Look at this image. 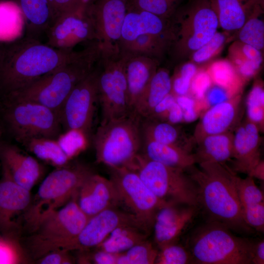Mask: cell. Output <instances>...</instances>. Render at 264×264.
Wrapping results in <instances>:
<instances>
[{
	"label": "cell",
	"instance_id": "1",
	"mask_svg": "<svg viewBox=\"0 0 264 264\" xmlns=\"http://www.w3.org/2000/svg\"><path fill=\"white\" fill-rule=\"evenodd\" d=\"M0 53V96L16 92L55 70L74 54L25 37Z\"/></svg>",
	"mask_w": 264,
	"mask_h": 264
},
{
	"label": "cell",
	"instance_id": "2",
	"mask_svg": "<svg viewBox=\"0 0 264 264\" xmlns=\"http://www.w3.org/2000/svg\"><path fill=\"white\" fill-rule=\"evenodd\" d=\"M186 172L195 182L199 207L210 218L238 233H251L254 230L243 220L242 206L234 181L235 172L225 164L199 163Z\"/></svg>",
	"mask_w": 264,
	"mask_h": 264
},
{
	"label": "cell",
	"instance_id": "3",
	"mask_svg": "<svg viewBox=\"0 0 264 264\" xmlns=\"http://www.w3.org/2000/svg\"><path fill=\"white\" fill-rule=\"evenodd\" d=\"M101 50L99 42H90L82 49L75 51L66 62L55 70L6 95L39 103L53 110L59 117L70 92L96 66Z\"/></svg>",
	"mask_w": 264,
	"mask_h": 264
},
{
	"label": "cell",
	"instance_id": "4",
	"mask_svg": "<svg viewBox=\"0 0 264 264\" xmlns=\"http://www.w3.org/2000/svg\"><path fill=\"white\" fill-rule=\"evenodd\" d=\"M187 248L194 264H251L255 242L235 235L220 222L209 221L191 235Z\"/></svg>",
	"mask_w": 264,
	"mask_h": 264
},
{
	"label": "cell",
	"instance_id": "5",
	"mask_svg": "<svg viewBox=\"0 0 264 264\" xmlns=\"http://www.w3.org/2000/svg\"><path fill=\"white\" fill-rule=\"evenodd\" d=\"M77 193L62 207L43 215L29 232L24 246L34 260L51 251L64 249L88 222L89 218L78 204Z\"/></svg>",
	"mask_w": 264,
	"mask_h": 264
},
{
	"label": "cell",
	"instance_id": "6",
	"mask_svg": "<svg viewBox=\"0 0 264 264\" xmlns=\"http://www.w3.org/2000/svg\"><path fill=\"white\" fill-rule=\"evenodd\" d=\"M140 119L132 111L100 124L91 139L96 161L109 168L131 167L142 147Z\"/></svg>",
	"mask_w": 264,
	"mask_h": 264
},
{
	"label": "cell",
	"instance_id": "7",
	"mask_svg": "<svg viewBox=\"0 0 264 264\" xmlns=\"http://www.w3.org/2000/svg\"><path fill=\"white\" fill-rule=\"evenodd\" d=\"M174 40L169 55L174 62L189 59L208 42L219 27L210 0H192L171 18Z\"/></svg>",
	"mask_w": 264,
	"mask_h": 264
},
{
	"label": "cell",
	"instance_id": "8",
	"mask_svg": "<svg viewBox=\"0 0 264 264\" xmlns=\"http://www.w3.org/2000/svg\"><path fill=\"white\" fill-rule=\"evenodd\" d=\"M0 119L5 132L21 144L33 138L57 139L61 133L59 117L53 110L9 95L0 97Z\"/></svg>",
	"mask_w": 264,
	"mask_h": 264
},
{
	"label": "cell",
	"instance_id": "9",
	"mask_svg": "<svg viewBox=\"0 0 264 264\" xmlns=\"http://www.w3.org/2000/svg\"><path fill=\"white\" fill-rule=\"evenodd\" d=\"M88 165L69 162L57 168L43 181L24 217V228L30 231L44 214L65 205L94 173Z\"/></svg>",
	"mask_w": 264,
	"mask_h": 264
},
{
	"label": "cell",
	"instance_id": "10",
	"mask_svg": "<svg viewBox=\"0 0 264 264\" xmlns=\"http://www.w3.org/2000/svg\"><path fill=\"white\" fill-rule=\"evenodd\" d=\"M128 58L118 46H102L98 78L100 124L126 116L132 112L127 93L126 66Z\"/></svg>",
	"mask_w": 264,
	"mask_h": 264
},
{
	"label": "cell",
	"instance_id": "11",
	"mask_svg": "<svg viewBox=\"0 0 264 264\" xmlns=\"http://www.w3.org/2000/svg\"><path fill=\"white\" fill-rule=\"evenodd\" d=\"M129 168L164 202L199 207L197 186L185 170L151 160L140 154Z\"/></svg>",
	"mask_w": 264,
	"mask_h": 264
},
{
	"label": "cell",
	"instance_id": "12",
	"mask_svg": "<svg viewBox=\"0 0 264 264\" xmlns=\"http://www.w3.org/2000/svg\"><path fill=\"white\" fill-rule=\"evenodd\" d=\"M109 168L119 206L134 215L150 232L158 211L170 203L158 198L134 170L125 167Z\"/></svg>",
	"mask_w": 264,
	"mask_h": 264
},
{
	"label": "cell",
	"instance_id": "13",
	"mask_svg": "<svg viewBox=\"0 0 264 264\" xmlns=\"http://www.w3.org/2000/svg\"><path fill=\"white\" fill-rule=\"evenodd\" d=\"M98 61L94 68L70 92L59 115L61 125L65 131H78L88 141L91 139L95 108L98 104Z\"/></svg>",
	"mask_w": 264,
	"mask_h": 264
},
{
	"label": "cell",
	"instance_id": "14",
	"mask_svg": "<svg viewBox=\"0 0 264 264\" xmlns=\"http://www.w3.org/2000/svg\"><path fill=\"white\" fill-rule=\"evenodd\" d=\"M31 200L30 191L15 183L2 168L0 179V234L2 236L12 242L17 239L22 228L21 218H23L24 222Z\"/></svg>",
	"mask_w": 264,
	"mask_h": 264
},
{
	"label": "cell",
	"instance_id": "15",
	"mask_svg": "<svg viewBox=\"0 0 264 264\" xmlns=\"http://www.w3.org/2000/svg\"><path fill=\"white\" fill-rule=\"evenodd\" d=\"M114 206L90 218L78 236L63 250L83 251L95 248L117 227L125 224L140 226L150 231L132 214Z\"/></svg>",
	"mask_w": 264,
	"mask_h": 264
},
{
	"label": "cell",
	"instance_id": "16",
	"mask_svg": "<svg viewBox=\"0 0 264 264\" xmlns=\"http://www.w3.org/2000/svg\"><path fill=\"white\" fill-rule=\"evenodd\" d=\"M46 34V44L58 49H73L79 44L98 41L86 5L60 15L52 23Z\"/></svg>",
	"mask_w": 264,
	"mask_h": 264
},
{
	"label": "cell",
	"instance_id": "17",
	"mask_svg": "<svg viewBox=\"0 0 264 264\" xmlns=\"http://www.w3.org/2000/svg\"><path fill=\"white\" fill-rule=\"evenodd\" d=\"M86 10L102 46H118L127 0H92L86 4Z\"/></svg>",
	"mask_w": 264,
	"mask_h": 264
},
{
	"label": "cell",
	"instance_id": "18",
	"mask_svg": "<svg viewBox=\"0 0 264 264\" xmlns=\"http://www.w3.org/2000/svg\"><path fill=\"white\" fill-rule=\"evenodd\" d=\"M199 209L196 206L170 203L162 207L155 215L153 226L157 247L160 249L176 243L194 220Z\"/></svg>",
	"mask_w": 264,
	"mask_h": 264
},
{
	"label": "cell",
	"instance_id": "19",
	"mask_svg": "<svg viewBox=\"0 0 264 264\" xmlns=\"http://www.w3.org/2000/svg\"><path fill=\"white\" fill-rule=\"evenodd\" d=\"M77 200L80 208L89 219L106 209L119 206L111 180L95 173L83 183L78 192Z\"/></svg>",
	"mask_w": 264,
	"mask_h": 264
},
{
	"label": "cell",
	"instance_id": "20",
	"mask_svg": "<svg viewBox=\"0 0 264 264\" xmlns=\"http://www.w3.org/2000/svg\"><path fill=\"white\" fill-rule=\"evenodd\" d=\"M260 131L246 120L239 124L233 132V171L249 175L261 159Z\"/></svg>",
	"mask_w": 264,
	"mask_h": 264
},
{
	"label": "cell",
	"instance_id": "21",
	"mask_svg": "<svg viewBox=\"0 0 264 264\" xmlns=\"http://www.w3.org/2000/svg\"><path fill=\"white\" fill-rule=\"evenodd\" d=\"M2 168L17 184L31 191L40 179L43 168L33 157L22 152L16 146L6 142L0 145Z\"/></svg>",
	"mask_w": 264,
	"mask_h": 264
},
{
	"label": "cell",
	"instance_id": "22",
	"mask_svg": "<svg viewBox=\"0 0 264 264\" xmlns=\"http://www.w3.org/2000/svg\"><path fill=\"white\" fill-rule=\"evenodd\" d=\"M241 99V94H239L205 110L195 128L192 141L196 144L206 136L231 131L239 119Z\"/></svg>",
	"mask_w": 264,
	"mask_h": 264
},
{
	"label": "cell",
	"instance_id": "23",
	"mask_svg": "<svg viewBox=\"0 0 264 264\" xmlns=\"http://www.w3.org/2000/svg\"><path fill=\"white\" fill-rule=\"evenodd\" d=\"M224 32L238 31L251 16L264 9V0H210Z\"/></svg>",
	"mask_w": 264,
	"mask_h": 264
},
{
	"label": "cell",
	"instance_id": "24",
	"mask_svg": "<svg viewBox=\"0 0 264 264\" xmlns=\"http://www.w3.org/2000/svg\"><path fill=\"white\" fill-rule=\"evenodd\" d=\"M172 29L171 19L163 18L146 11L128 10L118 46L128 44L141 35L162 34Z\"/></svg>",
	"mask_w": 264,
	"mask_h": 264
},
{
	"label": "cell",
	"instance_id": "25",
	"mask_svg": "<svg viewBox=\"0 0 264 264\" xmlns=\"http://www.w3.org/2000/svg\"><path fill=\"white\" fill-rule=\"evenodd\" d=\"M160 63L143 56H129L126 66L127 93L131 110L149 85Z\"/></svg>",
	"mask_w": 264,
	"mask_h": 264
},
{
	"label": "cell",
	"instance_id": "26",
	"mask_svg": "<svg viewBox=\"0 0 264 264\" xmlns=\"http://www.w3.org/2000/svg\"><path fill=\"white\" fill-rule=\"evenodd\" d=\"M147 158L186 170L196 163L193 153L184 148L143 140L140 153Z\"/></svg>",
	"mask_w": 264,
	"mask_h": 264
},
{
	"label": "cell",
	"instance_id": "27",
	"mask_svg": "<svg viewBox=\"0 0 264 264\" xmlns=\"http://www.w3.org/2000/svg\"><path fill=\"white\" fill-rule=\"evenodd\" d=\"M174 39L172 30L162 34H143L132 41L119 46L120 50L129 56H143L160 63L167 54Z\"/></svg>",
	"mask_w": 264,
	"mask_h": 264
},
{
	"label": "cell",
	"instance_id": "28",
	"mask_svg": "<svg viewBox=\"0 0 264 264\" xmlns=\"http://www.w3.org/2000/svg\"><path fill=\"white\" fill-rule=\"evenodd\" d=\"M193 153L196 163L216 162L221 164L232 160L233 132H225L206 136L196 143Z\"/></svg>",
	"mask_w": 264,
	"mask_h": 264
},
{
	"label": "cell",
	"instance_id": "29",
	"mask_svg": "<svg viewBox=\"0 0 264 264\" xmlns=\"http://www.w3.org/2000/svg\"><path fill=\"white\" fill-rule=\"evenodd\" d=\"M172 92L171 75L165 67H158L149 85L137 101L133 112L149 117L156 106Z\"/></svg>",
	"mask_w": 264,
	"mask_h": 264
},
{
	"label": "cell",
	"instance_id": "30",
	"mask_svg": "<svg viewBox=\"0 0 264 264\" xmlns=\"http://www.w3.org/2000/svg\"><path fill=\"white\" fill-rule=\"evenodd\" d=\"M24 20L26 37L39 40L53 23L48 0H17Z\"/></svg>",
	"mask_w": 264,
	"mask_h": 264
},
{
	"label": "cell",
	"instance_id": "31",
	"mask_svg": "<svg viewBox=\"0 0 264 264\" xmlns=\"http://www.w3.org/2000/svg\"><path fill=\"white\" fill-rule=\"evenodd\" d=\"M140 129L143 140L180 146L191 151V142L176 124L150 117H141Z\"/></svg>",
	"mask_w": 264,
	"mask_h": 264
},
{
	"label": "cell",
	"instance_id": "32",
	"mask_svg": "<svg viewBox=\"0 0 264 264\" xmlns=\"http://www.w3.org/2000/svg\"><path fill=\"white\" fill-rule=\"evenodd\" d=\"M149 234L147 230L137 225H120L95 248L115 254L121 253L147 240Z\"/></svg>",
	"mask_w": 264,
	"mask_h": 264
},
{
	"label": "cell",
	"instance_id": "33",
	"mask_svg": "<svg viewBox=\"0 0 264 264\" xmlns=\"http://www.w3.org/2000/svg\"><path fill=\"white\" fill-rule=\"evenodd\" d=\"M205 69L213 84L224 88L233 97L241 94L244 84L228 60L216 61Z\"/></svg>",
	"mask_w": 264,
	"mask_h": 264
},
{
	"label": "cell",
	"instance_id": "34",
	"mask_svg": "<svg viewBox=\"0 0 264 264\" xmlns=\"http://www.w3.org/2000/svg\"><path fill=\"white\" fill-rule=\"evenodd\" d=\"M22 144L38 158L56 168L67 164L70 160L57 139L33 138Z\"/></svg>",
	"mask_w": 264,
	"mask_h": 264
},
{
	"label": "cell",
	"instance_id": "35",
	"mask_svg": "<svg viewBox=\"0 0 264 264\" xmlns=\"http://www.w3.org/2000/svg\"><path fill=\"white\" fill-rule=\"evenodd\" d=\"M22 11L16 2L0 1V42L15 41L21 31Z\"/></svg>",
	"mask_w": 264,
	"mask_h": 264
},
{
	"label": "cell",
	"instance_id": "36",
	"mask_svg": "<svg viewBox=\"0 0 264 264\" xmlns=\"http://www.w3.org/2000/svg\"><path fill=\"white\" fill-rule=\"evenodd\" d=\"M264 9L257 11L237 31L238 41L262 51L264 47V22L261 18Z\"/></svg>",
	"mask_w": 264,
	"mask_h": 264
},
{
	"label": "cell",
	"instance_id": "37",
	"mask_svg": "<svg viewBox=\"0 0 264 264\" xmlns=\"http://www.w3.org/2000/svg\"><path fill=\"white\" fill-rule=\"evenodd\" d=\"M247 120L256 125L261 132L264 130V88L263 82L254 83L246 99Z\"/></svg>",
	"mask_w": 264,
	"mask_h": 264
},
{
	"label": "cell",
	"instance_id": "38",
	"mask_svg": "<svg viewBox=\"0 0 264 264\" xmlns=\"http://www.w3.org/2000/svg\"><path fill=\"white\" fill-rule=\"evenodd\" d=\"M158 251L147 239L119 253L117 264H154Z\"/></svg>",
	"mask_w": 264,
	"mask_h": 264
},
{
	"label": "cell",
	"instance_id": "39",
	"mask_svg": "<svg viewBox=\"0 0 264 264\" xmlns=\"http://www.w3.org/2000/svg\"><path fill=\"white\" fill-rule=\"evenodd\" d=\"M198 69V66L190 61L180 64L171 76V93L175 96L188 94L191 82Z\"/></svg>",
	"mask_w": 264,
	"mask_h": 264
},
{
	"label": "cell",
	"instance_id": "40",
	"mask_svg": "<svg viewBox=\"0 0 264 264\" xmlns=\"http://www.w3.org/2000/svg\"><path fill=\"white\" fill-rule=\"evenodd\" d=\"M154 264H194V261L187 247L176 242L158 249Z\"/></svg>",
	"mask_w": 264,
	"mask_h": 264
},
{
	"label": "cell",
	"instance_id": "41",
	"mask_svg": "<svg viewBox=\"0 0 264 264\" xmlns=\"http://www.w3.org/2000/svg\"><path fill=\"white\" fill-rule=\"evenodd\" d=\"M234 181L242 207L264 202L263 192L256 185L253 178L248 176L242 178L235 174Z\"/></svg>",
	"mask_w": 264,
	"mask_h": 264
},
{
	"label": "cell",
	"instance_id": "42",
	"mask_svg": "<svg viewBox=\"0 0 264 264\" xmlns=\"http://www.w3.org/2000/svg\"><path fill=\"white\" fill-rule=\"evenodd\" d=\"M228 38L226 32L217 31L208 42L191 55L190 61L197 66L207 62L219 52Z\"/></svg>",
	"mask_w": 264,
	"mask_h": 264
},
{
	"label": "cell",
	"instance_id": "43",
	"mask_svg": "<svg viewBox=\"0 0 264 264\" xmlns=\"http://www.w3.org/2000/svg\"><path fill=\"white\" fill-rule=\"evenodd\" d=\"M57 140L70 159L83 149L89 142L83 133L75 130L65 131L59 135Z\"/></svg>",
	"mask_w": 264,
	"mask_h": 264
},
{
	"label": "cell",
	"instance_id": "44",
	"mask_svg": "<svg viewBox=\"0 0 264 264\" xmlns=\"http://www.w3.org/2000/svg\"><path fill=\"white\" fill-rule=\"evenodd\" d=\"M242 215L245 222L253 230L264 231V202L242 207Z\"/></svg>",
	"mask_w": 264,
	"mask_h": 264
},
{
	"label": "cell",
	"instance_id": "45",
	"mask_svg": "<svg viewBox=\"0 0 264 264\" xmlns=\"http://www.w3.org/2000/svg\"><path fill=\"white\" fill-rule=\"evenodd\" d=\"M212 84L205 68L198 69L191 82L188 95L203 105L205 94Z\"/></svg>",
	"mask_w": 264,
	"mask_h": 264
},
{
	"label": "cell",
	"instance_id": "46",
	"mask_svg": "<svg viewBox=\"0 0 264 264\" xmlns=\"http://www.w3.org/2000/svg\"><path fill=\"white\" fill-rule=\"evenodd\" d=\"M94 249V251L90 252L88 250L78 251L77 262L79 264H117L119 254Z\"/></svg>",
	"mask_w": 264,
	"mask_h": 264
},
{
	"label": "cell",
	"instance_id": "47",
	"mask_svg": "<svg viewBox=\"0 0 264 264\" xmlns=\"http://www.w3.org/2000/svg\"><path fill=\"white\" fill-rule=\"evenodd\" d=\"M175 97L182 110L183 122L191 123L197 120L200 110H203L201 104L188 94Z\"/></svg>",
	"mask_w": 264,
	"mask_h": 264
},
{
	"label": "cell",
	"instance_id": "48",
	"mask_svg": "<svg viewBox=\"0 0 264 264\" xmlns=\"http://www.w3.org/2000/svg\"><path fill=\"white\" fill-rule=\"evenodd\" d=\"M53 22L64 13L77 10L86 5L83 0H48Z\"/></svg>",
	"mask_w": 264,
	"mask_h": 264
},
{
	"label": "cell",
	"instance_id": "49",
	"mask_svg": "<svg viewBox=\"0 0 264 264\" xmlns=\"http://www.w3.org/2000/svg\"><path fill=\"white\" fill-rule=\"evenodd\" d=\"M36 261L40 264H71L75 262L69 251L63 249L49 252Z\"/></svg>",
	"mask_w": 264,
	"mask_h": 264
},
{
	"label": "cell",
	"instance_id": "50",
	"mask_svg": "<svg viewBox=\"0 0 264 264\" xmlns=\"http://www.w3.org/2000/svg\"><path fill=\"white\" fill-rule=\"evenodd\" d=\"M232 97L233 96L227 90L212 84L205 94L203 102V107L206 110L210 107L223 102Z\"/></svg>",
	"mask_w": 264,
	"mask_h": 264
},
{
	"label": "cell",
	"instance_id": "51",
	"mask_svg": "<svg viewBox=\"0 0 264 264\" xmlns=\"http://www.w3.org/2000/svg\"><path fill=\"white\" fill-rule=\"evenodd\" d=\"M165 121L176 125L183 122L182 110L176 100L169 109Z\"/></svg>",
	"mask_w": 264,
	"mask_h": 264
},
{
	"label": "cell",
	"instance_id": "52",
	"mask_svg": "<svg viewBox=\"0 0 264 264\" xmlns=\"http://www.w3.org/2000/svg\"><path fill=\"white\" fill-rule=\"evenodd\" d=\"M11 242H13L0 234V263H8L13 261L10 252Z\"/></svg>",
	"mask_w": 264,
	"mask_h": 264
},
{
	"label": "cell",
	"instance_id": "53",
	"mask_svg": "<svg viewBox=\"0 0 264 264\" xmlns=\"http://www.w3.org/2000/svg\"><path fill=\"white\" fill-rule=\"evenodd\" d=\"M251 264H264V240L255 243L253 250Z\"/></svg>",
	"mask_w": 264,
	"mask_h": 264
},
{
	"label": "cell",
	"instance_id": "54",
	"mask_svg": "<svg viewBox=\"0 0 264 264\" xmlns=\"http://www.w3.org/2000/svg\"><path fill=\"white\" fill-rule=\"evenodd\" d=\"M248 176L264 180V163L261 160L260 162L250 172Z\"/></svg>",
	"mask_w": 264,
	"mask_h": 264
},
{
	"label": "cell",
	"instance_id": "55",
	"mask_svg": "<svg viewBox=\"0 0 264 264\" xmlns=\"http://www.w3.org/2000/svg\"><path fill=\"white\" fill-rule=\"evenodd\" d=\"M4 132H5L4 127L3 126L2 124V122H1V120L0 119V145L1 142H2L1 138H2V136L3 135V133Z\"/></svg>",
	"mask_w": 264,
	"mask_h": 264
},
{
	"label": "cell",
	"instance_id": "56",
	"mask_svg": "<svg viewBox=\"0 0 264 264\" xmlns=\"http://www.w3.org/2000/svg\"><path fill=\"white\" fill-rule=\"evenodd\" d=\"M169 0L173 2L176 5L178 6V5L180 3V2H181L182 0Z\"/></svg>",
	"mask_w": 264,
	"mask_h": 264
},
{
	"label": "cell",
	"instance_id": "57",
	"mask_svg": "<svg viewBox=\"0 0 264 264\" xmlns=\"http://www.w3.org/2000/svg\"><path fill=\"white\" fill-rule=\"evenodd\" d=\"M84 2L85 3H87L89 2H90L91 0H83Z\"/></svg>",
	"mask_w": 264,
	"mask_h": 264
},
{
	"label": "cell",
	"instance_id": "58",
	"mask_svg": "<svg viewBox=\"0 0 264 264\" xmlns=\"http://www.w3.org/2000/svg\"></svg>",
	"mask_w": 264,
	"mask_h": 264
}]
</instances>
